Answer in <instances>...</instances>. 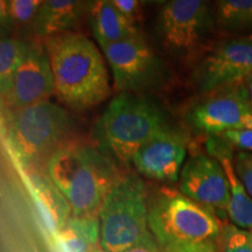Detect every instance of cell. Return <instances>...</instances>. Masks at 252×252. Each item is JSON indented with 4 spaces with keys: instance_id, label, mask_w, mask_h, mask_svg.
Masks as SVG:
<instances>
[{
    "instance_id": "1",
    "label": "cell",
    "mask_w": 252,
    "mask_h": 252,
    "mask_svg": "<svg viewBox=\"0 0 252 252\" xmlns=\"http://www.w3.org/2000/svg\"><path fill=\"white\" fill-rule=\"evenodd\" d=\"M45 47L59 102L74 110H87L108 98V69L93 41L67 32L46 39Z\"/></svg>"
},
{
    "instance_id": "2",
    "label": "cell",
    "mask_w": 252,
    "mask_h": 252,
    "mask_svg": "<svg viewBox=\"0 0 252 252\" xmlns=\"http://www.w3.org/2000/svg\"><path fill=\"white\" fill-rule=\"evenodd\" d=\"M46 171L75 216H99L104 198L119 175L112 159L80 143L62 145L48 158Z\"/></svg>"
},
{
    "instance_id": "3",
    "label": "cell",
    "mask_w": 252,
    "mask_h": 252,
    "mask_svg": "<svg viewBox=\"0 0 252 252\" xmlns=\"http://www.w3.org/2000/svg\"><path fill=\"white\" fill-rule=\"evenodd\" d=\"M167 117L156 103L132 93H121L110 100L94 127L97 149L110 159L132 162L147 141L168 128Z\"/></svg>"
},
{
    "instance_id": "4",
    "label": "cell",
    "mask_w": 252,
    "mask_h": 252,
    "mask_svg": "<svg viewBox=\"0 0 252 252\" xmlns=\"http://www.w3.org/2000/svg\"><path fill=\"white\" fill-rule=\"evenodd\" d=\"M149 228L162 252L215 242L222 231L215 213L173 191L149 203Z\"/></svg>"
},
{
    "instance_id": "5",
    "label": "cell",
    "mask_w": 252,
    "mask_h": 252,
    "mask_svg": "<svg viewBox=\"0 0 252 252\" xmlns=\"http://www.w3.org/2000/svg\"><path fill=\"white\" fill-rule=\"evenodd\" d=\"M100 249L123 252L152 236L146 189L135 174L118 175L99 210Z\"/></svg>"
},
{
    "instance_id": "6",
    "label": "cell",
    "mask_w": 252,
    "mask_h": 252,
    "mask_svg": "<svg viewBox=\"0 0 252 252\" xmlns=\"http://www.w3.org/2000/svg\"><path fill=\"white\" fill-rule=\"evenodd\" d=\"M72 127L74 123L67 110L46 100L11 113L6 141L21 165L32 166L58 151Z\"/></svg>"
},
{
    "instance_id": "7",
    "label": "cell",
    "mask_w": 252,
    "mask_h": 252,
    "mask_svg": "<svg viewBox=\"0 0 252 252\" xmlns=\"http://www.w3.org/2000/svg\"><path fill=\"white\" fill-rule=\"evenodd\" d=\"M215 26L214 8L201 0L165 2L157 18L162 46L172 53H193L206 42Z\"/></svg>"
},
{
    "instance_id": "8",
    "label": "cell",
    "mask_w": 252,
    "mask_h": 252,
    "mask_svg": "<svg viewBox=\"0 0 252 252\" xmlns=\"http://www.w3.org/2000/svg\"><path fill=\"white\" fill-rule=\"evenodd\" d=\"M113 86L121 93H132L154 86L163 71V64L143 37L138 36L103 48Z\"/></svg>"
},
{
    "instance_id": "9",
    "label": "cell",
    "mask_w": 252,
    "mask_h": 252,
    "mask_svg": "<svg viewBox=\"0 0 252 252\" xmlns=\"http://www.w3.org/2000/svg\"><path fill=\"white\" fill-rule=\"evenodd\" d=\"M197 131L209 135L252 127V105L245 84H235L217 91L198 103L189 113Z\"/></svg>"
},
{
    "instance_id": "10",
    "label": "cell",
    "mask_w": 252,
    "mask_h": 252,
    "mask_svg": "<svg viewBox=\"0 0 252 252\" xmlns=\"http://www.w3.org/2000/svg\"><path fill=\"white\" fill-rule=\"evenodd\" d=\"M252 74V41L243 39L220 42L200 63L195 80L203 93L212 94L235 86Z\"/></svg>"
},
{
    "instance_id": "11",
    "label": "cell",
    "mask_w": 252,
    "mask_h": 252,
    "mask_svg": "<svg viewBox=\"0 0 252 252\" xmlns=\"http://www.w3.org/2000/svg\"><path fill=\"white\" fill-rule=\"evenodd\" d=\"M180 191L212 212L226 213L230 186L222 163L214 156L198 152L185 162L180 173ZM215 213V212H214Z\"/></svg>"
},
{
    "instance_id": "12",
    "label": "cell",
    "mask_w": 252,
    "mask_h": 252,
    "mask_svg": "<svg viewBox=\"0 0 252 252\" xmlns=\"http://www.w3.org/2000/svg\"><path fill=\"white\" fill-rule=\"evenodd\" d=\"M52 94H54V77L46 47L30 43L5 102L14 110H20L49 100Z\"/></svg>"
},
{
    "instance_id": "13",
    "label": "cell",
    "mask_w": 252,
    "mask_h": 252,
    "mask_svg": "<svg viewBox=\"0 0 252 252\" xmlns=\"http://www.w3.org/2000/svg\"><path fill=\"white\" fill-rule=\"evenodd\" d=\"M187 150L186 135L168 127L141 146L132 163L146 178L175 182L180 179Z\"/></svg>"
},
{
    "instance_id": "14",
    "label": "cell",
    "mask_w": 252,
    "mask_h": 252,
    "mask_svg": "<svg viewBox=\"0 0 252 252\" xmlns=\"http://www.w3.org/2000/svg\"><path fill=\"white\" fill-rule=\"evenodd\" d=\"M88 15L90 28L100 49L140 36L137 24L124 17L112 0L90 2Z\"/></svg>"
},
{
    "instance_id": "15",
    "label": "cell",
    "mask_w": 252,
    "mask_h": 252,
    "mask_svg": "<svg viewBox=\"0 0 252 252\" xmlns=\"http://www.w3.org/2000/svg\"><path fill=\"white\" fill-rule=\"evenodd\" d=\"M90 2L77 0H47L43 1L32 23L34 34L40 37H53L68 30L89 11Z\"/></svg>"
},
{
    "instance_id": "16",
    "label": "cell",
    "mask_w": 252,
    "mask_h": 252,
    "mask_svg": "<svg viewBox=\"0 0 252 252\" xmlns=\"http://www.w3.org/2000/svg\"><path fill=\"white\" fill-rule=\"evenodd\" d=\"M213 156L222 163L230 186V200L226 208V215L236 228L252 230V197L239 180L234 167V158L229 156L226 147L216 146Z\"/></svg>"
},
{
    "instance_id": "17",
    "label": "cell",
    "mask_w": 252,
    "mask_h": 252,
    "mask_svg": "<svg viewBox=\"0 0 252 252\" xmlns=\"http://www.w3.org/2000/svg\"><path fill=\"white\" fill-rule=\"evenodd\" d=\"M58 236L67 252H94L100 245L99 216L71 215Z\"/></svg>"
},
{
    "instance_id": "18",
    "label": "cell",
    "mask_w": 252,
    "mask_h": 252,
    "mask_svg": "<svg viewBox=\"0 0 252 252\" xmlns=\"http://www.w3.org/2000/svg\"><path fill=\"white\" fill-rule=\"evenodd\" d=\"M34 186H35L34 189L37 195V201L47 223L53 231L59 232L72 215L70 206L49 178L45 180L42 179L35 180Z\"/></svg>"
},
{
    "instance_id": "19",
    "label": "cell",
    "mask_w": 252,
    "mask_h": 252,
    "mask_svg": "<svg viewBox=\"0 0 252 252\" xmlns=\"http://www.w3.org/2000/svg\"><path fill=\"white\" fill-rule=\"evenodd\" d=\"M215 4V26L220 31L252 32V0H220Z\"/></svg>"
},
{
    "instance_id": "20",
    "label": "cell",
    "mask_w": 252,
    "mask_h": 252,
    "mask_svg": "<svg viewBox=\"0 0 252 252\" xmlns=\"http://www.w3.org/2000/svg\"><path fill=\"white\" fill-rule=\"evenodd\" d=\"M28 46L30 43L14 37H6L0 42V93L2 98L11 90L14 75L26 56Z\"/></svg>"
},
{
    "instance_id": "21",
    "label": "cell",
    "mask_w": 252,
    "mask_h": 252,
    "mask_svg": "<svg viewBox=\"0 0 252 252\" xmlns=\"http://www.w3.org/2000/svg\"><path fill=\"white\" fill-rule=\"evenodd\" d=\"M43 1L41 0H8L1 1V21L12 26L33 23Z\"/></svg>"
},
{
    "instance_id": "22",
    "label": "cell",
    "mask_w": 252,
    "mask_h": 252,
    "mask_svg": "<svg viewBox=\"0 0 252 252\" xmlns=\"http://www.w3.org/2000/svg\"><path fill=\"white\" fill-rule=\"evenodd\" d=\"M223 252H252L250 232L230 226L224 234V251Z\"/></svg>"
},
{
    "instance_id": "23",
    "label": "cell",
    "mask_w": 252,
    "mask_h": 252,
    "mask_svg": "<svg viewBox=\"0 0 252 252\" xmlns=\"http://www.w3.org/2000/svg\"><path fill=\"white\" fill-rule=\"evenodd\" d=\"M234 167L239 180L252 197V153L238 152L234 157Z\"/></svg>"
},
{
    "instance_id": "24",
    "label": "cell",
    "mask_w": 252,
    "mask_h": 252,
    "mask_svg": "<svg viewBox=\"0 0 252 252\" xmlns=\"http://www.w3.org/2000/svg\"><path fill=\"white\" fill-rule=\"evenodd\" d=\"M220 137L228 145L243 150V152L252 153V127L228 131Z\"/></svg>"
},
{
    "instance_id": "25",
    "label": "cell",
    "mask_w": 252,
    "mask_h": 252,
    "mask_svg": "<svg viewBox=\"0 0 252 252\" xmlns=\"http://www.w3.org/2000/svg\"><path fill=\"white\" fill-rule=\"evenodd\" d=\"M112 2L124 17L131 20L132 23L137 24V19L139 17L141 8L140 1H137V0H112Z\"/></svg>"
},
{
    "instance_id": "26",
    "label": "cell",
    "mask_w": 252,
    "mask_h": 252,
    "mask_svg": "<svg viewBox=\"0 0 252 252\" xmlns=\"http://www.w3.org/2000/svg\"><path fill=\"white\" fill-rule=\"evenodd\" d=\"M123 252H162V251L161 249L159 248V245H158L157 241L154 239L152 235L151 237L146 238L143 242H140L139 244L134 245V247L127 249V250Z\"/></svg>"
},
{
    "instance_id": "27",
    "label": "cell",
    "mask_w": 252,
    "mask_h": 252,
    "mask_svg": "<svg viewBox=\"0 0 252 252\" xmlns=\"http://www.w3.org/2000/svg\"><path fill=\"white\" fill-rule=\"evenodd\" d=\"M178 252H217V248L215 242H206V243L185 248Z\"/></svg>"
},
{
    "instance_id": "28",
    "label": "cell",
    "mask_w": 252,
    "mask_h": 252,
    "mask_svg": "<svg viewBox=\"0 0 252 252\" xmlns=\"http://www.w3.org/2000/svg\"><path fill=\"white\" fill-rule=\"evenodd\" d=\"M245 88H247V93L249 96V100H250L251 105H252V80L251 81H247L245 83Z\"/></svg>"
},
{
    "instance_id": "29",
    "label": "cell",
    "mask_w": 252,
    "mask_h": 252,
    "mask_svg": "<svg viewBox=\"0 0 252 252\" xmlns=\"http://www.w3.org/2000/svg\"><path fill=\"white\" fill-rule=\"evenodd\" d=\"M245 37H247V39H248V40H250V41H252V33H251V34H249V35H248V36H245Z\"/></svg>"
},
{
    "instance_id": "30",
    "label": "cell",
    "mask_w": 252,
    "mask_h": 252,
    "mask_svg": "<svg viewBox=\"0 0 252 252\" xmlns=\"http://www.w3.org/2000/svg\"><path fill=\"white\" fill-rule=\"evenodd\" d=\"M94 252H105V251L102 250V249H97V250H94Z\"/></svg>"
},
{
    "instance_id": "31",
    "label": "cell",
    "mask_w": 252,
    "mask_h": 252,
    "mask_svg": "<svg viewBox=\"0 0 252 252\" xmlns=\"http://www.w3.org/2000/svg\"><path fill=\"white\" fill-rule=\"evenodd\" d=\"M252 80V74L250 75V76H249L248 78H247V81H251Z\"/></svg>"
},
{
    "instance_id": "32",
    "label": "cell",
    "mask_w": 252,
    "mask_h": 252,
    "mask_svg": "<svg viewBox=\"0 0 252 252\" xmlns=\"http://www.w3.org/2000/svg\"><path fill=\"white\" fill-rule=\"evenodd\" d=\"M250 235H251V239H252V230H251V232H250Z\"/></svg>"
}]
</instances>
